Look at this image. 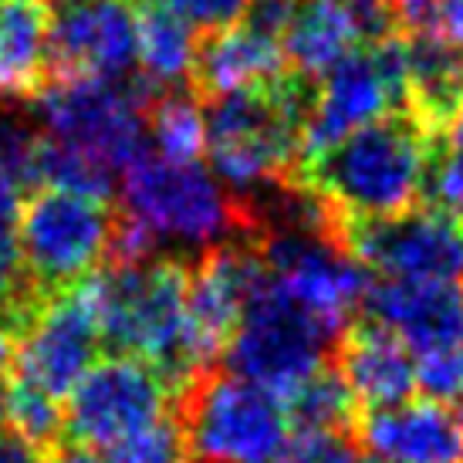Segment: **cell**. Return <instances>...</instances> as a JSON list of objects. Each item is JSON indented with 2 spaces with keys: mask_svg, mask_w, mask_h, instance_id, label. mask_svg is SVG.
<instances>
[{
  "mask_svg": "<svg viewBox=\"0 0 463 463\" xmlns=\"http://www.w3.org/2000/svg\"><path fill=\"white\" fill-rule=\"evenodd\" d=\"M416 386H423L426 399L463 406V348L423 355L416 362Z\"/></svg>",
  "mask_w": 463,
  "mask_h": 463,
  "instance_id": "cell-31",
  "label": "cell"
},
{
  "mask_svg": "<svg viewBox=\"0 0 463 463\" xmlns=\"http://www.w3.org/2000/svg\"><path fill=\"white\" fill-rule=\"evenodd\" d=\"M196 34L180 17L146 7L139 14V71L142 81L153 91H169L194 78L196 68Z\"/></svg>",
  "mask_w": 463,
  "mask_h": 463,
  "instance_id": "cell-23",
  "label": "cell"
},
{
  "mask_svg": "<svg viewBox=\"0 0 463 463\" xmlns=\"http://www.w3.org/2000/svg\"><path fill=\"white\" fill-rule=\"evenodd\" d=\"M112 233L116 213L105 200L38 190L21 206L17 227L24 278L41 295H61L99 268L112 250Z\"/></svg>",
  "mask_w": 463,
  "mask_h": 463,
  "instance_id": "cell-8",
  "label": "cell"
},
{
  "mask_svg": "<svg viewBox=\"0 0 463 463\" xmlns=\"http://www.w3.org/2000/svg\"><path fill=\"white\" fill-rule=\"evenodd\" d=\"M81 288L105 345L146 362L169 392L183 396L203 375L206 355L186 308L190 268L180 260H112Z\"/></svg>",
  "mask_w": 463,
  "mask_h": 463,
  "instance_id": "cell-1",
  "label": "cell"
},
{
  "mask_svg": "<svg viewBox=\"0 0 463 463\" xmlns=\"http://www.w3.org/2000/svg\"><path fill=\"white\" fill-rule=\"evenodd\" d=\"M260 281H264V264L258 258L254 241L213 247L190 270L186 308H190V325H194L206 362L217 359L227 348Z\"/></svg>",
  "mask_w": 463,
  "mask_h": 463,
  "instance_id": "cell-15",
  "label": "cell"
},
{
  "mask_svg": "<svg viewBox=\"0 0 463 463\" xmlns=\"http://www.w3.org/2000/svg\"><path fill=\"white\" fill-rule=\"evenodd\" d=\"M278 463H365L342 433H295Z\"/></svg>",
  "mask_w": 463,
  "mask_h": 463,
  "instance_id": "cell-33",
  "label": "cell"
},
{
  "mask_svg": "<svg viewBox=\"0 0 463 463\" xmlns=\"http://www.w3.org/2000/svg\"><path fill=\"white\" fill-rule=\"evenodd\" d=\"M38 149L41 136L17 122H0V176L14 186H34L38 183Z\"/></svg>",
  "mask_w": 463,
  "mask_h": 463,
  "instance_id": "cell-29",
  "label": "cell"
},
{
  "mask_svg": "<svg viewBox=\"0 0 463 463\" xmlns=\"http://www.w3.org/2000/svg\"><path fill=\"white\" fill-rule=\"evenodd\" d=\"M180 430L194 463H278L295 437L281 399L233 373L200 375L183 392Z\"/></svg>",
  "mask_w": 463,
  "mask_h": 463,
  "instance_id": "cell-6",
  "label": "cell"
},
{
  "mask_svg": "<svg viewBox=\"0 0 463 463\" xmlns=\"http://www.w3.org/2000/svg\"><path fill=\"white\" fill-rule=\"evenodd\" d=\"M335 342L338 338L295 305L264 270V281L247 301L244 318L223 352L233 375L288 402L311 375L328 365Z\"/></svg>",
  "mask_w": 463,
  "mask_h": 463,
  "instance_id": "cell-7",
  "label": "cell"
},
{
  "mask_svg": "<svg viewBox=\"0 0 463 463\" xmlns=\"http://www.w3.org/2000/svg\"><path fill=\"white\" fill-rule=\"evenodd\" d=\"M396 112H406V68L402 38L389 34L362 44L359 52H352L328 75H322L318 89H311L301 129V159L325 153L352 132Z\"/></svg>",
  "mask_w": 463,
  "mask_h": 463,
  "instance_id": "cell-10",
  "label": "cell"
},
{
  "mask_svg": "<svg viewBox=\"0 0 463 463\" xmlns=\"http://www.w3.org/2000/svg\"><path fill=\"white\" fill-rule=\"evenodd\" d=\"M447 139H463V109L457 112V118H453L450 126H447Z\"/></svg>",
  "mask_w": 463,
  "mask_h": 463,
  "instance_id": "cell-37",
  "label": "cell"
},
{
  "mask_svg": "<svg viewBox=\"0 0 463 463\" xmlns=\"http://www.w3.org/2000/svg\"><path fill=\"white\" fill-rule=\"evenodd\" d=\"M142 4L180 17L183 24H190L194 31H210L213 34V31L237 24L250 0H142Z\"/></svg>",
  "mask_w": 463,
  "mask_h": 463,
  "instance_id": "cell-30",
  "label": "cell"
},
{
  "mask_svg": "<svg viewBox=\"0 0 463 463\" xmlns=\"http://www.w3.org/2000/svg\"><path fill=\"white\" fill-rule=\"evenodd\" d=\"M99 345L102 335L85 288H68L24 318V332L11 359L14 379L54 399H65L95 365Z\"/></svg>",
  "mask_w": 463,
  "mask_h": 463,
  "instance_id": "cell-13",
  "label": "cell"
},
{
  "mask_svg": "<svg viewBox=\"0 0 463 463\" xmlns=\"http://www.w3.org/2000/svg\"><path fill=\"white\" fill-rule=\"evenodd\" d=\"M52 75V0H4L0 99H38Z\"/></svg>",
  "mask_w": 463,
  "mask_h": 463,
  "instance_id": "cell-22",
  "label": "cell"
},
{
  "mask_svg": "<svg viewBox=\"0 0 463 463\" xmlns=\"http://www.w3.org/2000/svg\"><path fill=\"white\" fill-rule=\"evenodd\" d=\"M169 389L139 359L112 355L95 362L71 389L65 406V433L89 450H109L166 416Z\"/></svg>",
  "mask_w": 463,
  "mask_h": 463,
  "instance_id": "cell-12",
  "label": "cell"
},
{
  "mask_svg": "<svg viewBox=\"0 0 463 463\" xmlns=\"http://www.w3.org/2000/svg\"><path fill=\"white\" fill-rule=\"evenodd\" d=\"M34 102L48 139L81 153L112 176L149 153V105L156 91L142 78H54Z\"/></svg>",
  "mask_w": 463,
  "mask_h": 463,
  "instance_id": "cell-5",
  "label": "cell"
},
{
  "mask_svg": "<svg viewBox=\"0 0 463 463\" xmlns=\"http://www.w3.org/2000/svg\"><path fill=\"white\" fill-rule=\"evenodd\" d=\"M288 75H291V68H288L281 41L260 34L244 21L213 31L200 44L194 68V81L210 99L268 89Z\"/></svg>",
  "mask_w": 463,
  "mask_h": 463,
  "instance_id": "cell-20",
  "label": "cell"
},
{
  "mask_svg": "<svg viewBox=\"0 0 463 463\" xmlns=\"http://www.w3.org/2000/svg\"><path fill=\"white\" fill-rule=\"evenodd\" d=\"M291 433H342L355 430L359 410L355 399L342 383V375L335 373V365H325L322 373H315L298 389L295 396L284 402Z\"/></svg>",
  "mask_w": 463,
  "mask_h": 463,
  "instance_id": "cell-24",
  "label": "cell"
},
{
  "mask_svg": "<svg viewBox=\"0 0 463 463\" xmlns=\"http://www.w3.org/2000/svg\"><path fill=\"white\" fill-rule=\"evenodd\" d=\"M21 186H14L7 176H0V311L7 318H27L34 291L21 268V247H17V227H21ZM24 325V322H21Z\"/></svg>",
  "mask_w": 463,
  "mask_h": 463,
  "instance_id": "cell-26",
  "label": "cell"
},
{
  "mask_svg": "<svg viewBox=\"0 0 463 463\" xmlns=\"http://www.w3.org/2000/svg\"><path fill=\"white\" fill-rule=\"evenodd\" d=\"M365 322L386 328L402 345L423 355L463 348V284L373 281L362 298Z\"/></svg>",
  "mask_w": 463,
  "mask_h": 463,
  "instance_id": "cell-16",
  "label": "cell"
},
{
  "mask_svg": "<svg viewBox=\"0 0 463 463\" xmlns=\"http://www.w3.org/2000/svg\"><path fill=\"white\" fill-rule=\"evenodd\" d=\"M122 217L132 220L156 247H220L250 217L220 180L200 163H169L146 153L122 173Z\"/></svg>",
  "mask_w": 463,
  "mask_h": 463,
  "instance_id": "cell-4",
  "label": "cell"
},
{
  "mask_svg": "<svg viewBox=\"0 0 463 463\" xmlns=\"http://www.w3.org/2000/svg\"><path fill=\"white\" fill-rule=\"evenodd\" d=\"M426 194L433 206L463 213V139H447V146L433 153L430 176H426Z\"/></svg>",
  "mask_w": 463,
  "mask_h": 463,
  "instance_id": "cell-32",
  "label": "cell"
},
{
  "mask_svg": "<svg viewBox=\"0 0 463 463\" xmlns=\"http://www.w3.org/2000/svg\"><path fill=\"white\" fill-rule=\"evenodd\" d=\"M4 402H7V386H4V379H0V423H4Z\"/></svg>",
  "mask_w": 463,
  "mask_h": 463,
  "instance_id": "cell-38",
  "label": "cell"
},
{
  "mask_svg": "<svg viewBox=\"0 0 463 463\" xmlns=\"http://www.w3.org/2000/svg\"><path fill=\"white\" fill-rule=\"evenodd\" d=\"M0 463H48V457L14 433H0Z\"/></svg>",
  "mask_w": 463,
  "mask_h": 463,
  "instance_id": "cell-34",
  "label": "cell"
},
{
  "mask_svg": "<svg viewBox=\"0 0 463 463\" xmlns=\"http://www.w3.org/2000/svg\"><path fill=\"white\" fill-rule=\"evenodd\" d=\"M433 153L437 136L410 112H396L301 159L288 183L305 186L332 213L335 227L386 220L406 213L423 196Z\"/></svg>",
  "mask_w": 463,
  "mask_h": 463,
  "instance_id": "cell-2",
  "label": "cell"
},
{
  "mask_svg": "<svg viewBox=\"0 0 463 463\" xmlns=\"http://www.w3.org/2000/svg\"><path fill=\"white\" fill-rule=\"evenodd\" d=\"M139 65V14L129 0H52V71L126 81Z\"/></svg>",
  "mask_w": 463,
  "mask_h": 463,
  "instance_id": "cell-14",
  "label": "cell"
},
{
  "mask_svg": "<svg viewBox=\"0 0 463 463\" xmlns=\"http://www.w3.org/2000/svg\"><path fill=\"white\" fill-rule=\"evenodd\" d=\"M11 359H14V335H11V328L0 325V375L11 365Z\"/></svg>",
  "mask_w": 463,
  "mask_h": 463,
  "instance_id": "cell-36",
  "label": "cell"
},
{
  "mask_svg": "<svg viewBox=\"0 0 463 463\" xmlns=\"http://www.w3.org/2000/svg\"><path fill=\"white\" fill-rule=\"evenodd\" d=\"M308 99L311 85L291 71L268 89L213 99L203 112L210 173L241 206L247 196L264 200L295 173Z\"/></svg>",
  "mask_w": 463,
  "mask_h": 463,
  "instance_id": "cell-3",
  "label": "cell"
},
{
  "mask_svg": "<svg viewBox=\"0 0 463 463\" xmlns=\"http://www.w3.org/2000/svg\"><path fill=\"white\" fill-rule=\"evenodd\" d=\"M102 463H194V460H190V450H186L180 420L163 416L149 430H142L136 437L102 450Z\"/></svg>",
  "mask_w": 463,
  "mask_h": 463,
  "instance_id": "cell-28",
  "label": "cell"
},
{
  "mask_svg": "<svg viewBox=\"0 0 463 463\" xmlns=\"http://www.w3.org/2000/svg\"><path fill=\"white\" fill-rule=\"evenodd\" d=\"M439 27L463 48V0H439Z\"/></svg>",
  "mask_w": 463,
  "mask_h": 463,
  "instance_id": "cell-35",
  "label": "cell"
},
{
  "mask_svg": "<svg viewBox=\"0 0 463 463\" xmlns=\"http://www.w3.org/2000/svg\"><path fill=\"white\" fill-rule=\"evenodd\" d=\"M335 237L359 268L379 270L386 281L463 284V213L423 206L386 220L338 223Z\"/></svg>",
  "mask_w": 463,
  "mask_h": 463,
  "instance_id": "cell-11",
  "label": "cell"
},
{
  "mask_svg": "<svg viewBox=\"0 0 463 463\" xmlns=\"http://www.w3.org/2000/svg\"><path fill=\"white\" fill-rule=\"evenodd\" d=\"M355 406L362 410H386L406 402L416 389V359L396 335L373 322L348 325V332L338 338V365Z\"/></svg>",
  "mask_w": 463,
  "mask_h": 463,
  "instance_id": "cell-19",
  "label": "cell"
},
{
  "mask_svg": "<svg viewBox=\"0 0 463 463\" xmlns=\"http://www.w3.org/2000/svg\"><path fill=\"white\" fill-rule=\"evenodd\" d=\"M268 278L335 338L362 311L365 270L328 227H264L254 241Z\"/></svg>",
  "mask_w": 463,
  "mask_h": 463,
  "instance_id": "cell-9",
  "label": "cell"
},
{
  "mask_svg": "<svg viewBox=\"0 0 463 463\" xmlns=\"http://www.w3.org/2000/svg\"><path fill=\"white\" fill-rule=\"evenodd\" d=\"M4 420L11 423L14 437H21L31 447H52L54 439L65 433V406L61 399L48 396L41 389L17 383L7 386V402H4Z\"/></svg>",
  "mask_w": 463,
  "mask_h": 463,
  "instance_id": "cell-27",
  "label": "cell"
},
{
  "mask_svg": "<svg viewBox=\"0 0 463 463\" xmlns=\"http://www.w3.org/2000/svg\"><path fill=\"white\" fill-rule=\"evenodd\" d=\"M355 433L375 463H463L460 412L437 399L362 412Z\"/></svg>",
  "mask_w": 463,
  "mask_h": 463,
  "instance_id": "cell-17",
  "label": "cell"
},
{
  "mask_svg": "<svg viewBox=\"0 0 463 463\" xmlns=\"http://www.w3.org/2000/svg\"><path fill=\"white\" fill-rule=\"evenodd\" d=\"M406 112L426 132H447L463 109V48L443 31L402 38Z\"/></svg>",
  "mask_w": 463,
  "mask_h": 463,
  "instance_id": "cell-21",
  "label": "cell"
},
{
  "mask_svg": "<svg viewBox=\"0 0 463 463\" xmlns=\"http://www.w3.org/2000/svg\"><path fill=\"white\" fill-rule=\"evenodd\" d=\"M149 139L156 156L169 163H200L206 153V118L203 109L190 95L166 91L149 105Z\"/></svg>",
  "mask_w": 463,
  "mask_h": 463,
  "instance_id": "cell-25",
  "label": "cell"
},
{
  "mask_svg": "<svg viewBox=\"0 0 463 463\" xmlns=\"http://www.w3.org/2000/svg\"><path fill=\"white\" fill-rule=\"evenodd\" d=\"M0 7H4V0H0Z\"/></svg>",
  "mask_w": 463,
  "mask_h": 463,
  "instance_id": "cell-39",
  "label": "cell"
},
{
  "mask_svg": "<svg viewBox=\"0 0 463 463\" xmlns=\"http://www.w3.org/2000/svg\"><path fill=\"white\" fill-rule=\"evenodd\" d=\"M392 34L389 14L359 11L345 0H298L284 31V58L298 78H322L362 44Z\"/></svg>",
  "mask_w": 463,
  "mask_h": 463,
  "instance_id": "cell-18",
  "label": "cell"
}]
</instances>
